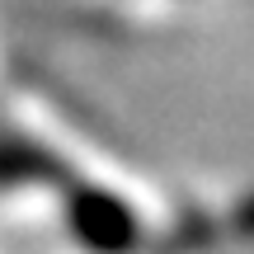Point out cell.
Returning <instances> with one entry per match:
<instances>
[{
    "label": "cell",
    "instance_id": "3",
    "mask_svg": "<svg viewBox=\"0 0 254 254\" xmlns=\"http://www.w3.org/2000/svg\"><path fill=\"white\" fill-rule=\"evenodd\" d=\"M217 221L212 217H202V212H193V217H184L179 226L165 236V250L160 254H202L207 245H217Z\"/></svg>",
    "mask_w": 254,
    "mask_h": 254
},
{
    "label": "cell",
    "instance_id": "2",
    "mask_svg": "<svg viewBox=\"0 0 254 254\" xmlns=\"http://www.w3.org/2000/svg\"><path fill=\"white\" fill-rule=\"evenodd\" d=\"M62 165L33 141L19 136H0V189H19V184H57Z\"/></svg>",
    "mask_w": 254,
    "mask_h": 254
},
{
    "label": "cell",
    "instance_id": "1",
    "mask_svg": "<svg viewBox=\"0 0 254 254\" xmlns=\"http://www.w3.org/2000/svg\"><path fill=\"white\" fill-rule=\"evenodd\" d=\"M66 226L90 254H132L141 245V221L132 207L109 189H71L66 198Z\"/></svg>",
    "mask_w": 254,
    "mask_h": 254
}]
</instances>
